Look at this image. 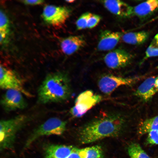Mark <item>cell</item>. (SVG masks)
I'll list each match as a JSON object with an SVG mask.
<instances>
[{"mask_svg": "<svg viewBox=\"0 0 158 158\" xmlns=\"http://www.w3.org/2000/svg\"><path fill=\"white\" fill-rule=\"evenodd\" d=\"M86 43L85 40L82 36H71L62 40L61 47L64 54L71 55L84 47Z\"/></svg>", "mask_w": 158, "mask_h": 158, "instance_id": "obj_14", "label": "cell"}, {"mask_svg": "<svg viewBox=\"0 0 158 158\" xmlns=\"http://www.w3.org/2000/svg\"><path fill=\"white\" fill-rule=\"evenodd\" d=\"M71 94L70 81L66 73L58 71L48 74L38 90V102L47 104L63 102Z\"/></svg>", "mask_w": 158, "mask_h": 158, "instance_id": "obj_2", "label": "cell"}, {"mask_svg": "<svg viewBox=\"0 0 158 158\" xmlns=\"http://www.w3.org/2000/svg\"><path fill=\"white\" fill-rule=\"evenodd\" d=\"M101 19L99 15L92 14L88 19L87 28L91 29L95 27L99 23Z\"/></svg>", "mask_w": 158, "mask_h": 158, "instance_id": "obj_25", "label": "cell"}, {"mask_svg": "<svg viewBox=\"0 0 158 158\" xmlns=\"http://www.w3.org/2000/svg\"><path fill=\"white\" fill-rule=\"evenodd\" d=\"M0 87L2 89L14 90L20 91L25 95L31 97L24 86L22 80L13 71L0 66Z\"/></svg>", "mask_w": 158, "mask_h": 158, "instance_id": "obj_6", "label": "cell"}, {"mask_svg": "<svg viewBox=\"0 0 158 158\" xmlns=\"http://www.w3.org/2000/svg\"><path fill=\"white\" fill-rule=\"evenodd\" d=\"M149 35L147 31H142L130 32L123 34L122 40L126 43L133 45H138L144 43L148 39Z\"/></svg>", "mask_w": 158, "mask_h": 158, "instance_id": "obj_17", "label": "cell"}, {"mask_svg": "<svg viewBox=\"0 0 158 158\" xmlns=\"http://www.w3.org/2000/svg\"><path fill=\"white\" fill-rule=\"evenodd\" d=\"M133 58V56L130 53L125 50L119 49L108 52L104 56V60L108 68L117 69L128 65Z\"/></svg>", "mask_w": 158, "mask_h": 158, "instance_id": "obj_10", "label": "cell"}, {"mask_svg": "<svg viewBox=\"0 0 158 158\" xmlns=\"http://www.w3.org/2000/svg\"><path fill=\"white\" fill-rule=\"evenodd\" d=\"M128 152L131 158H150L137 143L130 144L128 147Z\"/></svg>", "mask_w": 158, "mask_h": 158, "instance_id": "obj_20", "label": "cell"}, {"mask_svg": "<svg viewBox=\"0 0 158 158\" xmlns=\"http://www.w3.org/2000/svg\"><path fill=\"white\" fill-rule=\"evenodd\" d=\"M80 158H103V152L101 147L95 145L78 150Z\"/></svg>", "mask_w": 158, "mask_h": 158, "instance_id": "obj_19", "label": "cell"}, {"mask_svg": "<svg viewBox=\"0 0 158 158\" xmlns=\"http://www.w3.org/2000/svg\"><path fill=\"white\" fill-rule=\"evenodd\" d=\"M9 31L0 30V42L1 43L4 41Z\"/></svg>", "mask_w": 158, "mask_h": 158, "instance_id": "obj_28", "label": "cell"}, {"mask_svg": "<svg viewBox=\"0 0 158 158\" xmlns=\"http://www.w3.org/2000/svg\"><path fill=\"white\" fill-rule=\"evenodd\" d=\"M75 148L72 146L49 145L45 149V158H66Z\"/></svg>", "mask_w": 158, "mask_h": 158, "instance_id": "obj_15", "label": "cell"}, {"mask_svg": "<svg viewBox=\"0 0 158 158\" xmlns=\"http://www.w3.org/2000/svg\"><path fill=\"white\" fill-rule=\"evenodd\" d=\"M158 130V115L141 122L138 126V133L140 135L148 133L151 131Z\"/></svg>", "mask_w": 158, "mask_h": 158, "instance_id": "obj_18", "label": "cell"}, {"mask_svg": "<svg viewBox=\"0 0 158 158\" xmlns=\"http://www.w3.org/2000/svg\"><path fill=\"white\" fill-rule=\"evenodd\" d=\"M66 123L57 117L51 118L36 129L29 137L24 147H28L39 138L51 135H60L66 130Z\"/></svg>", "mask_w": 158, "mask_h": 158, "instance_id": "obj_4", "label": "cell"}, {"mask_svg": "<svg viewBox=\"0 0 158 158\" xmlns=\"http://www.w3.org/2000/svg\"><path fill=\"white\" fill-rule=\"evenodd\" d=\"M123 35L120 32L107 30L102 31L99 35L97 47L98 49L100 51H106L113 49Z\"/></svg>", "mask_w": 158, "mask_h": 158, "instance_id": "obj_12", "label": "cell"}, {"mask_svg": "<svg viewBox=\"0 0 158 158\" xmlns=\"http://www.w3.org/2000/svg\"><path fill=\"white\" fill-rule=\"evenodd\" d=\"M145 59L158 56V32L155 35L145 52Z\"/></svg>", "mask_w": 158, "mask_h": 158, "instance_id": "obj_21", "label": "cell"}, {"mask_svg": "<svg viewBox=\"0 0 158 158\" xmlns=\"http://www.w3.org/2000/svg\"><path fill=\"white\" fill-rule=\"evenodd\" d=\"M158 10V0H149L133 7L134 15L141 19L150 16Z\"/></svg>", "mask_w": 158, "mask_h": 158, "instance_id": "obj_16", "label": "cell"}, {"mask_svg": "<svg viewBox=\"0 0 158 158\" xmlns=\"http://www.w3.org/2000/svg\"><path fill=\"white\" fill-rule=\"evenodd\" d=\"M125 122L120 113L103 112L80 130V141L83 144H88L105 138L117 136L121 133Z\"/></svg>", "mask_w": 158, "mask_h": 158, "instance_id": "obj_1", "label": "cell"}, {"mask_svg": "<svg viewBox=\"0 0 158 158\" xmlns=\"http://www.w3.org/2000/svg\"><path fill=\"white\" fill-rule=\"evenodd\" d=\"M148 133L146 140L147 144L150 145L158 144V130L151 131Z\"/></svg>", "mask_w": 158, "mask_h": 158, "instance_id": "obj_23", "label": "cell"}, {"mask_svg": "<svg viewBox=\"0 0 158 158\" xmlns=\"http://www.w3.org/2000/svg\"><path fill=\"white\" fill-rule=\"evenodd\" d=\"M157 76L149 77L138 87L134 95L145 102L150 100L158 92L155 82Z\"/></svg>", "mask_w": 158, "mask_h": 158, "instance_id": "obj_13", "label": "cell"}, {"mask_svg": "<svg viewBox=\"0 0 158 158\" xmlns=\"http://www.w3.org/2000/svg\"><path fill=\"white\" fill-rule=\"evenodd\" d=\"M8 20L4 13L0 12V30L9 31Z\"/></svg>", "mask_w": 158, "mask_h": 158, "instance_id": "obj_24", "label": "cell"}, {"mask_svg": "<svg viewBox=\"0 0 158 158\" xmlns=\"http://www.w3.org/2000/svg\"><path fill=\"white\" fill-rule=\"evenodd\" d=\"M102 97L91 90H87L80 93L75 99L74 106L70 109V114L74 117H80L99 102Z\"/></svg>", "mask_w": 158, "mask_h": 158, "instance_id": "obj_5", "label": "cell"}, {"mask_svg": "<svg viewBox=\"0 0 158 158\" xmlns=\"http://www.w3.org/2000/svg\"><path fill=\"white\" fill-rule=\"evenodd\" d=\"M102 3L109 12L119 17L127 18L134 15L133 7L122 1L104 0Z\"/></svg>", "mask_w": 158, "mask_h": 158, "instance_id": "obj_11", "label": "cell"}, {"mask_svg": "<svg viewBox=\"0 0 158 158\" xmlns=\"http://www.w3.org/2000/svg\"><path fill=\"white\" fill-rule=\"evenodd\" d=\"M92 14L87 12L82 14L77 20L76 24L77 29L81 30L87 28V22Z\"/></svg>", "mask_w": 158, "mask_h": 158, "instance_id": "obj_22", "label": "cell"}, {"mask_svg": "<svg viewBox=\"0 0 158 158\" xmlns=\"http://www.w3.org/2000/svg\"><path fill=\"white\" fill-rule=\"evenodd\" d=\"M23 94L16 90H7L1 100V105L3 109L8 112L25 108L27 104Z\"/></svg>", "mask_w": 158, "mask_h": 158, "instance_id": "obj_9", "label": "cell"}, {"mask_svg": "<svg viewBox=\"0 0 158 158\" xmlns=\"http://www.w3.org/2000/svg\"><path fill=\"white\" fill-rule=\"evenodd\" d=\"M70 10L67 7L48 5L44 7L42 17L47 23L54 27L63 25L69 17Z\"/></svg>", "mask_w": 158, "mask_h": 158, "instance_id": "obj_7", "label": "cell"}, {"mask_svg": "<svg viewBox=\"0 0 158 158\" xmlns=\"http://www.w3.org/2000/svg\"><path fill=\"white\" fill-rule=\"evenodd\" d=\"M75 1L74 0H66V1L68 3H71Z\"/></svg>", "mask_w": 158, "mask_h": 158, "instance_id": "obj_29", "label": "cell"}, {"mask_svg": "<svg viewBox=\"0 0 158 158\" xmlns=\"http://www.w3.org/2000/svg\"><path fill=\"white\" fill-rule=\"evenodd\" d=\"M78 150V148H75L74 150L66 158H80Z\"/></svg>", "mask_w": 158, "mask_h": 158, "instance_id": "obj_27", "label": "cell"}, {"mask_svg": "<svg viewBox=\"0 0 158 158\" xmlns=\"http://www.w3.org/2000/svg\"><path fill=\"white\" fill-rule=\"evenodd\" d=\"M138 78H124L111 74H106L98 80L99 90L104 94L110 95L118 87L123 85H130L135 83Z\"/></svg>", "mask_w": 158, "mask_h": 158, "instance_id": "obj_8", "label": "cell"}, {"mask_svg": "<svg viewBox=\"0 0 158 158\" xmlns=\"http://www.w3.org/2000/svg\"><path fill=\"white\" fill-rule=\"evenodd\" d=\"M28 120V117L26 115H20L11 119L1 121V151L12 147L16 133L26 124Z\"/></svg>", "mask_w": 158, "mask_h": 158, "instance_id": "obj_3", "label": "cell"}, {"mask_svg": "<svg viewBox=\"0 0 158 158\" xmlns=\"http://www.w3.org/2000/svg\"><path fill=\"white\" fill-rule=\"evenodd\" d=\"M21 1L25 4L31 5L41 4L44 2V1L42 0H25Z\"/></svg>", "mask_w": 158, "mask_h": 158, "instance_id": "obj_26", "label": "cell"}]
</instances>
